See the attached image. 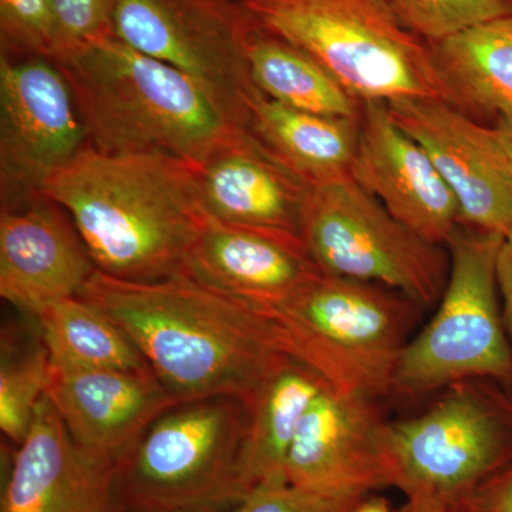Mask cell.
<instances>
[{"label": "cell", "mask_w": 512, "mask_h": 512, "mask_svg": "<svg viewBox=\"0 0 512 512\" xmlns=\"http://www.w3.org/2000/svg\"><path fill=\"white\" fill-rule=\"evenodd\" d=\"M251 22L235 0H114L111 33L208 84L247 114Z\"/></svg>", "instance_id": "11"}, {"label": "cell", "mask_w": 512, "mask_h": 512, "mask_svg": "<svg viewBox=\"0 0 512 512\" xmlns=\"http://www.w3.org/2000/svg\"><path fill=\"white\" fill-rule=\"evenodd\" d=\"M352 178L430 244L447 245L461 225L456 195L384 101H363Z\"/></svg>", "instance_id": "12"}, {"label": "cell", "mask_w": 512, "mask_h": 512, "mask_svg": "<svg viewBox=\"0 0 512 512\" xmlns=\"http://www.w3.org/2000/svg\"><path fill=\"white\" fill-rule=\"evenodd\" d=\"M49 353L45 343L15 355L3 348L0 367V430L18 447L28 436L37 406L49 389Z\"/></svg>", "instance_id": "25"}, {"label": "cell", "mask_w": 512, "mask_h": 512, "mask_svg": "<svg viewBox=\"0 0 512 512\" xmlns=\"http://www.w3.org/2000/svg\"><path fill=\"white\" fill-rule=\"evenodd\" d=\"M55 22V57L111 33L114 0H50Z\"/></svg>", "instance_id": "28"}, {"label": "cell", "mask_w": 512, "mask_h": 512, "mask_svg": "<svg viewBox=\"0 0 512 512\" xmlns=\"http://www.w3.org/2000/svg\"><path fill=\"white\" fill-rule=\"evenodd\" d=\"M416 303L386 286L320 274L284 305L262 312L279 349L348 396L393 393Z\"/></svg>", "instance_id": "5"}, {"label": "cell", "mask_w": 512, "mask_h": 512, "mask_svg": "<svg viewBox=\"0 0 512 512\" xmlns=\"http://www.w3.org/2000/svg\"><path fill=\"white\" fill-rule=\"evenodd\" d=\"M450 512H512V461L458 501Z\"/></svg>", "instance_id": "30"}, {"label": "cell", "mask_w": 512, "mask_h": 512, "mask_svg": "<svg viewBox=\"0 0 512 512\" xmlns=\"http://www.w3.org/2000/svg\"><path fill=\"white\" fill-rule=\"evenodd\" d=\"M35 318L52 369L151 372L119 323L80 296L53 303Z\"/></svg>", "instance_id": "24"}, {"label": "cell", "mask_w": 512, "mask_h": 512, "mask_svg": "<svg viewBox=\"0 0 512 512\" xmlns=\"http://www.w3.org/2000/svg\"><path fill=\"white\" fill-rule=\"evenodd\" d=\"M247 130L276 161L311 187L353 180L360 117L292 109L255 89L247 101Z\"/></svg>", "instance_id": "20"}, {"label": "cell", "mask_w": 512, "mask_h": 512, "mask_svg": "<svg viewBox=\"0 0 512 512\" xmlns=\"http://www.w3.org/2000/svg\"><path fill=\"white\" fill-rule=\"evenodd\" d=\"M235 2L252 25L301 47L357 100H444L429 42L384 0Z\"/></svg>", "instance_id": "4"}, {"label": "cell", "mask_w": 512, "mask_h": 512, "mask_svg": "<svg viewBox=\"0 0 512 512\" xmlns=\"http://www.w3.org/2000/svg\"><path fill=\"white\" fill-rule=\"evenodd\" d=\"M326 386L313 370L291 359L247 404V431L239 463L244 497L258 488L288 484L286 461L299 424Z\"/></svg>", "instance_id": "22"}, {"label": "cell", "mask_w": 512, "mask_h": 512, "mask_svg": "<svg viewBox=\"0 0 512 512\" xmlns=\"http://www.w3.org/2000/svg\"><path fill=\"white\" fill-rule=\"evenodd\" d=\"M367 494H320L292 485L258 488L224 512H350Z\"/></svg>", "instance_id": "29"}, {"label": "cell", "mask_w": 512, "mask_h": 512, "mask_svg": "<svg viewBox=\"0 0 512 512\" xmlns=\"http://www.w3.org/2000/svg\"><path fill=\"white\" fill-rule=\"evenodd\" d=\"M299 237L323 275L386 286L423 306L437 305L446 289L443 248L404 227L353 180L311 187Z\"/></svg>", "instance_id": "9"}, {"label": "cell", "mask_w": 512, "mask_h": 512, "mask_svg": "<svg viewBox=\"0 0 512 512\" xmlns=\"http://www.w3.org/2000/svg\"><path fill=\"white\" fill-rule=\"evenodd\" d=\"M87 146L60 67L47 57H0L2 207L39 197L47 178Z\"/></svg>", "instance_id": "10"}, {"label": "cell", "mask_w": 512, "mask_h": 512, "mask_svg": "<svg viewBox=\"0 0 512 512\" xmlns=\"http://www.w3.org/2000/svg\"><path fill=\"white\" fill-rule=\"evenodd\" d=\"M79 107L89 146L204 164L247 133V114L208 84L113 33L52 59Z\"/></svg>", "instance_id": "3"}, {"label": "cell", "mask_w": 512, "mask_h": 512, "mask_svg": "<svg viewBox=\"0 0 512 512\" xmlns=\"http://www.w3.org/2000/svg\"><path fill=\"white\" fill-rule=\"evenodd\" d=\"M375 400L326 386L306 410L286 461V483L320 494L390 487Z\"/></svg>", "instance_id": "14"}, {"label": "cell", "mask_w": 512, "mask_h": 512, "mask_svg": "<svg viewBox=\"0 0 512 512\" xmlns=\"http://www.w3.org/2000/svg\"><path fill=\"white\" fill-rule=\"evenodd\" d=\"M446 387L430 409L386 421L383 457L390 487L409 501L451 508L512 461V417L483 386Z\"/></svg>", "instance_id": "8"}, {"label": "cell", "mask_w": 512, "mask_h": 512, "mask_svg": "<svg viewBox=\"0 0 512 512\" xmlns=\"http://www.w3.org/2000/svg\"><path fill=\"white\" fill-rule=\"evenodd\" d=\"M412 30L434 43L503 16L512 15V0H384Z\"/></svg>", "instance_id": "26"}, {"label": "cell", "mask_w": 512, "mask_h": 512, "mask_svg": "<svg viewBox=\"0 0 512 512\" xmlns=\"http://www.w3.org/2000/svg\"><path fill=\"white\" fill-rule=\"evenodd\" d=\"M350 512H393L392 508H390L389 503H387L384 498L373 497L363 498L359 504L356 505Z\"/></svg>", "instance_id": "33"}, {"label": "cell", "mask_w": 512, "mask_h": 512, "mask_svg": "<svg viewBox=\"0 0 512 512\" xmlns=\"http://www.w3.org/2000/svg\"><path fill=\"white\" fill-rule=\"evenodd\" d=\"M40 195L69 215L96 268L123 281L181 275L207 218L197 165L165 154L87 146L47 178Z\"/></svg>", "instance_id": "2"}, {"label": "cell", "mask_w": 512, "mask_h": 512, "mask_svg": "<svg viewBox=\"0 0 512 512\" xmlns=\"http://www.w3.org/2000/svg\"><path fill=\"white\" fill-rule=\"evenodd\" d=\"M97 271L72 220L47 198H32L0 215V296L36 316L79 296Z\"/></svg>", "instance_id": "15"}, {"label": "cell", "mask_w": 512, "mask_h": 512, "mask_svg": "<svg viewBox=\"0 0 512 512\" xmlns=\"http://www.w3.org/2000/svg\"><path fill=\"white\" fill-rule=\"evenodd\" d=\"M320 274L299 235L210 217L188 249L181 272L259 312L284 305Z\"/></svg>", "instance_id": "13"}, {"label": "cell", "mask_w": 512, "mask_h": 512, "mask_svg": "<svg viewBox=\"0 0 512 512\" xmlns=\"http://www.w3.org/2000/svg\"><path fill=\"white\" fill-rule=\"evenodd\" d=\"M387 107L456 195L461 225L507 238L512 232V191L485 146L484 124L431 97L393 100Z\"/></svg>", "instance_id": "16"}, {"label": "cell", "mask_w": 512, "mask_h": 512, "mask_svg": "<svg viewBox=\"0 0 512 512\" xmlns=\"http://www.w3.org/2000/svg\"><path fill=\"white\" fill-rule=\"evenodd\" d=\"M2 56L47 57L55 53L50 0H0Z\"/></svg>", "instance_id": "27"}, {"label": "cell", "mask_w": 512, "mask_h": 512, "mask_svg": "<svg viewBox=\"0 0 512 512\" xmlns=\"http://www.w3.org/2000/svg\"><path fill=\"white\" fill-rule=\"evenodd\" d=\"M47 397L74 443L116 468L161 414L180 404L151 372L52 369Z\"/></svg>", "instance_id": "17"}, {"label": "cell", "mask_w": 512, "mask_h": 512, "mask_svg": "<svg viewBox=\"0 0 512 512\" xmlns=\"http://www.w3.org/2000/svg\"><path fill=\"white\" fill-rule=\"evenodd\" d=\"M79 296L119 323L178 403L234 396L248 404L291 360L264 313L187 276L133 282L97 269Z\"/></svg>", "instance_id": "1"}, {"label": "cell", "mask_w": 512, "mask_h": 512, "mask_svg": "<svg viewBox=\"0 0 512 512\" xmlns=\"http://www.w3.org/2000/svg\"><path fill=\"white\" fill-rule=\"evenodd\" d=\"M429 45L448 104L480 124L512 116V15Z\"/></svg>", "instance_id": "21"}, {"label": "cell", "mask_w": 512, "mask_h": 512, "mask_svg": "<svg viewBox=\"0 0 512 512\" xmlns=\"http://www.w3.org/2000/svg\"><path fill=\"white\" fill-rule=\"evenodd\" d=\"M498 289L503 298V320L512 352V232L504 239L498 256Z\"/></svg>", "instance_id": "32"}, {"label": "cell", "mask_w": 512, "mask_h": 512, "mask_svg": "<svg viewBox=\"0 0 512 512\" xmlns=\"http://www.w3.org/2000/svg\"><path fill=\"white\" fill-rule=\"evenodd\" d=\"M197 183L207 217L299 235L311 185L276 161L248 131L197 165Z\"/></svg>", "instance_id": "19"}, {"label": "cell", "mask_w": 512, "mask_h": 512, "mask_svg": "<svg viewBox=\"0 0 512 512\" xmlns=\"http://www.w3.org/2000/svg\"><path fill=\"white\" fill-rule=\"evenodd\" d=\"M245 60L252 84L276 103L346 119L362 114L363 101L352 96L318 60L252 23L245 39Z\"/></svg>", "instance_id": "23"}, {"label": "cell", "mask_w": 512, "mask_h": 512, "mask_svg": "<svg viewBox=\"0 0 512 512\" xmlns=\"http://www.w3.org/2000/svg\"><path fill=\"white\" fill-rule=\"evenodd\" d=\"M503 235L460 225L447 242L450 274L437 311L407 342L393 393L420 396L464 380H512V352L498 303Z\"/></svg>", "instance_id": "7"}, {"label": "cell", "mask_w": 512, "mask_h": 512, "mask_svg": "<svg viewBox=\"0 0 512 512\" xmlns=\"http://www.w3.org/2000/svg\"><path fill=\"white\" fill-rule=\"evenodd\" d=\"M248 407L214 396L171 407L114 468L116 512H224L244 497Z\"/></svg>", "instance_id": "6"}, {"label": "cell", "mask_w": 512, "mask_h": 512, "mask_svg": "<svg viewBox=\"0 0 512 512\" xmlns=\"http://www.w3.org/2000/svg\"><path fill=\"white\" fill-rule=\"evenodd\" d=\"M6 470L0 512H116L114 470L80 450L47 396Z\"/></svg>", "instance_id": "18"}, {"label": "cell", "mask_w": 512, "mask_h": 512, "mask_svg": "<svg viewBox=\"0 0 512 512\" xmlns=\"http://www.w3.org/2000/svg\"><path fill=\"white\" fill-rule=\"evenodd\" d=\"M485 146L512 191V116L498 120L493 126L484 124Z\"/></svg>", "instance_id": "31"}, {"label": "cell", "mask_w": 512, "mask_h": 512, "mask_svg": "<svg viewBox=\"0 0 512 512\" xmlns=\"http://www.w3.org/2000/svg\"><path fill=\"white\" fill-rule=\"evenodd\" d=\"M402 512H450L441 505L427 503V501H409Z\"/></svg>", "instance_id": "34"}]
</instances>
